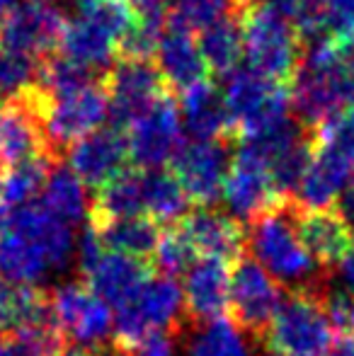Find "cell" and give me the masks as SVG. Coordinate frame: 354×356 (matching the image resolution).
<instances>
[{
	"instance_id": "29",
	"label": "cell",
	"mask_w": 354,
	"mask_h": 356,
	"mask_svg": "<svg viewBox=\"0 0 354 356\" xmlns=\"http://www.w3.org/2000/svg\"><path fill=\"white\" fill-rule=\"evenodd\" d=\"M58 163L61 160L34 158L10 168V175L3 179V192H0V213H10L15 209L34 204V199L44 192L49 175Z\"/></svg>"
},
{
	"instance_id": "6",
	"label": "cell",
	"mask_w": 354,
	"mask_h": 356,
	"mask_svg": "<svg viewBox=\"0 0 354 356\" xmlns=\"http://www.w3.org/2000/svg\"><path fill=\"white\" fill-rule=\"evenodd\" d=\"M66 22L56 0H15L3 15L0 49L42 61L58 51Z\"/></svg>"
},
{
	"instance_id": "13",
	"label": "cell",
	"mask_w": 354,
	"mask_h": 356,
	"mask_svg": "<svg viewBox=\"0 0 354 356\" xmlns=\"http://www.w3.org/2000/svg\"><path fill=\"white\" fill-rule=\"evenodd\" d=\"M221 197L238 223L243 220L246 225L269 209H274L277 204L287 202L274 192L267 165L243 148L233 150Z\"/></svg>"
},
{
	"instance_id": "44",
	"label": "cell",
	"mask_w": 354,
	"mask_h": 356,
	"mask_svg": "<svg viewBox=\"0 0 354 356\" xmlns=\"http://www.w3.org/2000/svg\"><path fill=\"white\" fill-rule=\"evenodd\" d=\"M350 332L354 339V293H352V305H350Z\"/></svg>"
},
{
	"instance_id": "38",
	"label": "cell",
	"mask_w": 354,
	"mask_h": 356,
	"mask_svg": "<svg viewBox=\"0 0 354 356\" xmlns=\"http://www.w3.org/2000/svg\"><path fill=\"white\" fill-rule=\"evenodd\" d=\"M325 37L342 47L354 44V0H325Z\"/></svg>"
},
{
	"instance_id": "39",
	"label": "cell",
	"mask_w": 354,
	"mask_h": 356,
	"mask_svg": "<svg viewBox=\"0 0 354 356\" xmlns=\"http://www.w3.org/2000/svg\"><path fill=\"white\" fill-rule=\"evenodd\" d=\"M182 334L172 332V330H156V332H148L146 337H141L136 344L127 349V352H119L124 356H175L177 342Z\"/></svg>"
},
{
	"instance_id": "40",
	"label": "cell",
	"mask_w": 354,
	"mask_h": 356,
	"mask_svg": "<svg viewBox=\"0 0 354 356\" xmlns=\"http://www.w3.org/2000/svg\"><path fill=\"white\" fill-rule=\"evenodd\" d=\"M138 13H158V10H168L170 0H129Z\"/></svg>"
},
{
	"instance_id": "7",
	"label": "cell",
	"mask_w": 354,
	"mask_h": 356,
	"mask_svg": "<svg viewBox=\"0 0 354 356\" xmlns=\"http://www.w3.org/2000/svg\"><path fill=\"white\" fill-rule=\"evenodd\" d=\"M129 160L136 170H161L182 145L177 95L168 92L124 129Z\"/></svg>"
},
{
	"instance_id": "46",
	"label": "cell",
	"mask_w": 354,
	"mask_h": 356,
	"mask_svg": "<svg viewBox=\"0 0 354 356\" xmlns=\"http://www.w3.org/2000/svg\"><path fill=\"white\" fill-rule=\"evenodd\" d=\"M3 179H5L3 177V168H0V192H3Z\"/></svg>"
},
{
	"instance_id": "14",
	"label": "cell",
	"mask_w": 354,
	"mask_h": 356,
	"mask_svg": "<svg viewBox=\"0 0 354 356\" xmlns=\"http://www.w3.org/2000/svg\"><path fill=\"white\" fill-rule=\"evenodd\" d=\"M34 158L61 160L51 150L44 124L22 95L0 97V168H15Z\"/></svg>"
},
{
	"instance_id": "9",
	"label": "cell",
	"mask_w": 354,
	"mask_h": 356,
	"mask_svg": "<svg viewBox=\"0 0 354 356\" xmlns=\"http://www.w3.org/2000/svg\"><path fill=\"white\" fill-rule=\"evenodd\" d=\"M231 158V141H182L170 160V172L187 202H194L197 209H214L221 199Z\"/></svg>"
},
{
	"instance_id": "25",
	"label": "cell",
	"mask_w": 354,
	"mask_h": 356,
	"mask_svg": "<svg viewBox=\"0 0 354 356\" xmlns=\"http://www.w3.org/2000/svg\"><path fill=\"white\" fill-rule=\"evenodd\" d=\"M95 235H97L99 245H102L107 252L124 254V257L141 259V262L151 264L153 252H156L158 238H161V230L158 223H153L151 218H119L109 220L102 225H88Z\"/></svg>"
},
{
	"instance_id": "11",
	"label": "cell",
	"mask_w": 354,
	"mask_h": 356,
	"mask_svg": "<svg viewBox=\"0 0 354 356\" xmlns=\"http://www.w3.org/2000/svg\"><path fill=\"white\" fill-rule=\"evenodd\" d=\"M51 298V318L63 339H73L78 347L95 349L102 347L104 339L112 334V310L99 300L86 282H68L58 286Z\"/></svg>"
},
{
	"instance_id": "24",
	"label": "cell",
	"mask_w": 354,
	"mask_h": 356,
	"mask_svg": "<svg viewBox=\"0 0 354 356\" xmlns=\"http://www.w3.org/2000/svg\"><path fill=\"white\" fill-rule=\"evenodd\" d=\"M143 213L141 170L129 168L99 189H95L92 204L88 209L90 225H102L119 218H138Z\"/></svg>"
},
{
	"instance_id": "1",
	"label": "cell",
	"mask_w": 354,
	"mask_h": 356,
	"mask_svg": "<svg viewBox=\"0 0 354 356\" xmlns=\"http://www.w3.org/2000/svg\"><path fill=\"white\" fill-rule=\"evenodd\" d=\"M293 202H282L255 220L248 223L246 243L252 250V259L279 286H291V291H318L325 293L328 272L308 254L296 233Z\"/></svg>"
},
{
	"instance_id": "19",
	"label": "cell",
	"mask_w": 354,
	"mask_h": 356,
	"mask_svg": "<svg viewBox=\"0 0 354 356\" xmlns=\"http://www.w3.org/2000/svg\"><path fill=\"white\" fill-rule=\"evenodd\" d=\"M228 291H231V267L221 259L202 257L184 274V320L194 327L226 318Z\"/></svg>"
},
{
	"instance_id": "41",
	"label": "cell",
	"mask_w": 354,
	"mask_h": 356,
	"mask_svg": "<svg viewBox=\"0 0 354 356\" xmlns=\"http://www.w3.org/2000/svg\"><path fill=\"white\" fill-rule=\"evenodd\" d=\"M265 3L269 5V8H274L279 15H284V17H289L291 19L293 17V13H296V8H298V3L301 0H265Z\"/></svg>"
},
{
	"instance_id": "42",
	"label": "cell",
	"mask_w": 354,
	"mask_h": 356,
	"mask_svg": "<svg viewBox=\"0 0 354 356\" xmlns=\"http://www.w3.org/2000/svg\"><path fill=\"white\" fill-rule=\"evenodd\" d=\"M342 267V274H345V282L350 284V289L354 291V248H352V252L347 254V259L340 264Z\"/></svg>"
},
{
	"instance_id": "37",
	"label": "cell",
	"mask_w": 354,
	"mask_h": 356,
	"mask_svg": "<svg viewBox=\"0 0 354 356\" xmlns=\"http://www.w3.org/2000/svg\"><path fill=\"white\" fill-rule=\"evenodd\" d=\"M313 141L316 143H330L347 153L354 160V107L340 112L337 117L328 119L325 124L313 131Z\"/></svg>"
},
{
	"instance_id": "2",
	"label": "cell",
	"mask_w": 354,
	"mask_h": 356,
	"mask_svg": "<svg viewBox=\"0 0 354 356\" xmlns=\"http://www.w3.org/2000/svg\"><path fill=\"white\" fill-rule=\"evenodd\" d=\"M246 66L262 78L291 88L303 63V47L296 27L267 3H250L238 13Z\"/></svg>"
},
{
	"instance_id": "3",
	"label": "cell",
	"mask_w": 354,
	"mask_h": 356,
	"mask_svg": "<svg viewBox=\"0 0 354 356\" xmlns=\"http://www.w3.org/2000/svg\"><path fill=\"white\" fill-rule=\"evenodd\" d=\"M328 291H291L282 300L262 344L272 356H328L337 344Z\"/></svg>"
},
{
	"instance_id": "34",
	"label": "cell",
	"mask_w": 354,
	"mask_h": 356,
	"mask_svg": "<svg viewBox=\"0 0 354 356\" xmlns=\"http://www.w3.org/2000/svg\"><path fill=\"white\" fill-rule=\"evenodd\" d=\"M63 344H66V339L51 323L44 327L8 334L0 342V356H58L66 349Z\"/></svg>"
},
{
	"instance_id": "32",
	"label": "cell",
	"mask_w": 354,
	"mask_h": 356,
	"mask_svg": "<svg viewBox=\"0 0 354 356\" xmlns=\"http://www.w3.org/2000/svg\"><path fill=\"white\" fill-rule=\"evenodd\" d=\"M243 8H248L243 0H172L166 10V22L194 34L226 15H238Z\"/></svg>"
},
{
	"instance_id": "17",
	"label": "cell",
	"mask_w": 354,
	"mask_h": 356,
	"mask_svg": "<svg viewBox=\"0 0 354 356\" xmlns=\"http://www.w3.org/2000/svg\"><path fill=\"white\" fill-rule=\"evenodd\" d=\"M0 230L19 235L29 245L47 257L49 267L66 269L73 257V230L63 220L54 218L44 207L29 204V207L15 209L10 213H0Z\"/></svg>"
},
{
	"instance_id": "30",
	"label": "cell",
	"mask_w": 354,
	"mask_h": 356,
	"mask_svg": "<svg viewBox=\"0 0 354 356\" xmlns=\"http://www.w3.org/2000/svg\"><path fill=\"white\" fill-rule=\"evenodd\" d=\"M42 207L54 218L63 220L66 225H73L88 213V192L86 184L76 177L61 163L51 170L47 179V187L42 192Z\"/></svg>"
},
{
	"instance_id": "18",
	"label": "cell",
	"mask_w": 354,
	"mask_h": 356,
	"mask_svg": "<svg viewBox=\"0 0 354 356\" xmlns=\"http://www.w3.org/2000/svg\"><path fill=\"white\" fill-rule=\"evenodd\" d=\"M175 225L192 245L197 257L221 259L226 264L238 262L243 257L246 230L236 218L218 209H192Z\"/></svg>"
},
{
	"instance_id": "43",
	"label": "cell",
	"mask_w": 354,
	"mask_h": 356,
	"mask_svg": "<svg viewBox=\"0 0 354 356\" xmlns=\"http://www.w3.org/2000/svg\"><path fill=\"white\" fill-rule=\"evenodd\" d=\"M58 356H99V352L97 349H86V347H68Z\"/></svg>"
},
{
	"instance_id": "33",
	"label": "cell",
	"mask_w": 354,
	"mask_h": 356,
	"mask_svg": "<svg viewBox=\"0 0 354 356\" xmlns=\"http://www.w3.org/2000/svg\"><path fill=\"white\" fill-rule=\"evenodd\" d=\"M78 5L83 13L81 17L104 29L117 42V47L141 22V13L129 0H78Z\"/></svg>"
},
{
	"instance_id": "23",
	"label": "cell",
	"mask_w": 354,
	"mask_h": 356,
	"mask_svg": "<svg viewBox=\"0 0 354 356\" xmlns=\"http://www.w3.org/2000/svg\"><path fill=\"white\" fill-rule=\"evenodd\" d=\"M51 323L49 291L0 279V332L5 337Z\"/></svg>"
},
{
	"instance_id": "4",
	"label": "cell",
	"mask_w": 354,
	"mask_h": 356,
	"mask_svg": "<svg viewBox=\"0 0 354 356\" xmlns=\"http://www.w3.org/2000/svg\"><path fill=\"white\" fill-rule=\"evenodd\" d=\"M184 325V303L182 289L175 279L151 274L141 289L117 308L114 318V349L127 352L131 344L156 330H172L182 334Z\"/></svg>"
},
{
	"instance_id": "12",
	"label": "cell",
	"mask_w": 354,
	"mask_h": 356,
	"mask_svg": "<svg viewBox=\"0 0 354 356\" xmlns=\"http://www.w3.org/2000/svg\"><path fill=\"white\" fill-rule=\"evenodd\" d=\"M107 117V95L97 80V83L86 85L71 95L51 97V104L44 114V134H47V141L54 153L63 158L68 145L102 129Z\"/></svg>"
},
{
	"instance_id": "47",
	"label": "cell",
	"mask_w": 354,
	"mask_h": 356,
	"mask_svg": "<svg viewBox=\"0 0 354 356\" xmlns=\"http://www.w3.org/2000/svg\"><path fill=\"white\" fill-rule=\"evenodd\" d=\"M3 15H5V13H0V24H3Z\"/></svg>"
},
{
	"instance_id": "31",
	"label": "cell",
	"mask_w": 354,
	"mask_h": 356,
	"mask_svg": "<svg viewBox=\"0 0 354 356\" xmlns=\"http://www.w3.org/2000/svg\"><path fill=\"white\" fill-rule=\"evenodd\" d=\"M187 356H252V352L246 334L228 318H221L194 330Z\"/></svg>"
},
{
	"instance_id": "35",
	"label": "cell",
	"mask_w": 354,
	"mask_h": 356,
	"mask_svg": "<svg viewBox=\"0 0 354 356\" xmlns=\"http://www.w3.org/2000/svg\"><path fill=\"white\" fill-rule=\"evenodd\" d=\"M153 264H156L158 274L163 277L175 279L179 274H187V269L197 262V252L192 250V245L187 243L179 228L175 223L168 225V230H163L158 238L156 252H153Z\"/></svg>"
},
{
	"instance_id": "21",
	"label": "cell",
	"mask_w": 354,
	"mask_h": 356,
	"mask_svg": "<svg viewBox=\"0 0 354 356\" xmlns=\"http://www.w3.org/2000/svg\"><path fill=\"white\" fill-rule=\"evenodd\" d=\"M156 63L161 68L163 78H166L168 88L175 95L204 83V80H214L197 47V37L170 22L163 24Z\"/></svg>"
},
{
	"instance_id": "8",
	"label": "cell",
	"mask_w": 354,
	"mask_h": 356,
	"mask_svg": "<svg viewBox=\"0 0 354 356\" xmlns=\"http://www.w3.org/2000/svg\"><path fill=\"white\" fill-rule=\"evenodd\" d=\"M112 127L127 129L156 99L172 92L156 61H114L99 78Z\"/></svg>"
},
{
	"instance_id": "16",
	"label": "cell",
	"mask_w": 354,
	"mask_h": 356,
	"mask_svg": "<svg viewBox=\"0 0 354 356\" xmlns=\"http://www.w3.org/2000/svg\"><path fill=\"white\" fill-rule=\"evenodd\" d=\"M354 182V160L330 143L313 141V158L293 194V204L303 211L332 209L342 192Z\"/></svg>"
},
{
	"instance_id": "26",
	"label": "cell",
	"mask_w": 354,
	"mask_h": 356,
	"mask_svg": "<svg viewBox=\"0 0 354 356\" xmlns=\"http://www.w3.org/2000/svg\"><path fill=\"white\" fill-rule=\"evenodd\" d=\"M58 54L81 66L92 68V71L102 68L104 73L117 58V42L95 22L86 17H76L66 22Z\"/></svg>"
},
{
	"instance_id": "10",
	"label": "cell",
	"mask_w": 354,
	"mask_h": 356,
	"mask_svg": "<svg viewBox=\"0 0 354 356\" xmlns=\"http://www.w3.org/2000/svg\"><path fill=\"white\" fill-rule=\"evenodd\" d=\"M78 262H81V272L86 277L88 289L99 300H104L107 305H114V308L127 303L141 289V284L153 274V267L148 262L107 252L99 245L97 235L90 228L81 240Z\"/></svg>"
},
{
	"instance_id": "20",
	"label": "cell",
	"mask_w": 354,
	"mask_h": 356,
	"mask_svg": "<svg viewBox=\"0 0 354 356\" xmlns=\"http://www.w3.org/2000/svg\"><path fill=\"white\" fill-rule=\"evenodd\" d=\"M296 233L301 245L325 272L340 267L354 248V230L335 209L296 211Z\"/></svg>"
},
{
	"instance_id": "15",
	"label": "cell",
	"mask_w": 354,
	"mask_h": 356,
	"mask_svg": "<svg viewBox=\"0 0 354 356\" xmlns=\"http://www.w3.org/2000/svg\"><path fill=\"white\" fill-rule=\"evenodd\" d=\"M66 153L71 172L86 187H92V192L131 168L127 136L117 127H102L88 134L81 141L68 145Z\"/></svg>"
},
{
	"instance_id": "36",
	"label": "cell",
	"mask_w": 354,
	"mask_h": 356,
	"mask_svg": "<svg viewBox=\"0 0 354 356\" xmlns=\"http://www.w3.org/2000/svg\"><path fill=\"white\" fill-rule=\"evenodd\" d=\"M37 61L22 54L0 49V97H10L34 83Z\"/></svg>"
},
{
	"instance_id": "28",
	"label": "cell",
	"mask_w": 354,
	"mask_h": 356,
	"mask_svg": "<svg viewBox=\"0 0 354 356\" xmlns=\"http://www.w3.org/2000/svg\"><path fill=\"white\" fill-rule=\"evenodd\" d=\"M143 213L153 223H170L187 213V197L170 170H141Z\"/></svg>"
},
{
	"instance_id": "5",
	"label": "cell",
	"mask_w": 354,
	"mask_h": 356,
	"mask_svg": "<svg viewBox=\"0 0 354 356\" xmlns=\"http://www.w3.org/2000/svg\"><path fill=\"white\" fill-rule=\"evenodd\" d=\"M282 300V286L274 282L252 257L243 254L231 267L226 318L243 334L262 344Z\"/></svg>"
},
{
	"instance_id": "27",
	"label": "cell",
	"mask_w": 354,
	"mask_h": 356,
	"mask_svg": "<svg viewBox=\"0 0 354 356\" xmlns=\"http://www.w3.org/2000/svg\"><path fill=\"white\" fill-rule=\"evenodd\" d=\"M197 47L211 78H228L236 68H241L243 34L238 15H226L218 22L202 29L197 37Z\"/></svg>"
},
{
	"instance_id": "45",
	"label": "cell",
	"mask_w": 354,
	"mask_h": 356,
	"mask_svg": "<svg viewBox=\"0 0 354 356\" xmlns=\"http://www.w3.org/2000/svg\"><path fill=\"white\" fill-rule=\"evenodd\" d=\"M13 3H15V0H0V13H5V10H8Z\"/></svg>"
},
{
	"instance_id": "22",
	"label": "cell",
	"mask_w": 354,
	"mask_h": 356,
	"mask_svg": "<svg viewBox=\"0 0 354 356\" xmlns=\"http://www.w3.org/2000/svg\"><path fill=\"white\" fill-rule=\"evenodd\" d=\"M179 122L192 141H231V122H228L223 92L216 80H204L194 88L177 95ZM236 145V143H233Z\"/></svg>"
}]
</instances>
